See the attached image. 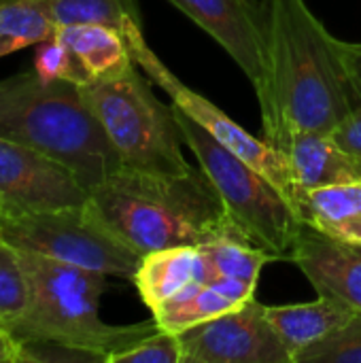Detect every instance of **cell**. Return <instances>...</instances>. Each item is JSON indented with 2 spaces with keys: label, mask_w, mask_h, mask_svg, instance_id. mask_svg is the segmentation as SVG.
Masks as SVG:
<instances>
[{
  "label": "cell",
  "mask_w": 361,
  "mask_h": 363,
  "mask_svg": "<svg viewBox=\"0 0 361 363\" xmlns=\"http://www.w3.org/2000/svg\"><path fill=\"white\" fill-rule=\"evenodd\" d=\"M343 53L349 66V72L353 77V83L361 96V43H347L343 40Z\"/></svg>",
  "instance_id": "27"
},
{
  "label": "cell",
  "mask_w": 361,
  "mask_h": 363,
  "mask_svg": "<svg viewBox=\"0 0 361 363\" xmlns=\"http://www.w3.org/2000/svg\"><path fill=\"white\" fill-rule=\"evenodd\" d=\"M4 208H6V206H4V200L0 198V215H2V211H4Z\"/></svg>",
  "instance_id": "29"
},
{
  "label": "cell",
  "mask_w": 361,
  "mask_h": 363,
  "mask_svg": "<svg viewBox=\"0 0 361 363\" xmlns=\"http://www.w3.org/2000/svg\"><path fill=\"white\" fill-rule=\"evenodd\" d=\"M30 283L23 315L6 328L17 342H53L111 362L113 355L157 330L155 319L115 328L100 319L98 304L106 274L17 249Z\"/></svg>",
  "instance_id": "4"
},
{
  "label": "cell",
  "mask_w": 361,
  "mask_h": 363,
  "mask_svg": "<svg viewBox=\"0 0 361 363\" xmlns=\"http://www.w3.org/2000/svg\"><path fill=\"white\" fill-rule=\"evenodd\" d=\"M211 34L247 74L255 94L266 85V13L255 0H168Z\"/></svg>",
  "instance_id": "11"
},
{
  "label": "cell",
  "mask_w": 361,
  "mask_h": 363,
  "mask_svg": "<svg viewBox=\"0 0 361 363\" xmlns=\"http://www.w3.org/2000/svg\"><path fill=\"white\" fill-rule=\"evenodd\" d=\"M0 238L55 262L132 281L140 253L117 238L96 215L89 200L53 211H9L0 215Z\"/></svg>",
  "instance_id": "7"
},
{
  "label": "cell",
  "mask_w": 361,
  "mask_h": 363,
  "mask_svg": "<svg viewBox=\"0 0 361 363\" xmlns=\"http://www.w3.org/2000/svg\"><path fill=\"white\" fill-rule=\"evenodd\" d=\"M287 262L302 270L319 296L361 313V245L336 240L302 223Z\"/></svg>",
  "instance_id": "12"
},
{
  "label": "cell",
  "mask_w": 361,
  "mask_h": 363,
  "mask_svg": "<svg viewBox=\"0 0 361 363\" xmlns=\"http://www.w3.org/2000/svg\"><path fill=\"white\" fill-rule=\"evenodd\" d=\"M0 198L9 211H53L85 204L89 191L64 164L0 138Z\"/></svg>",
  "instance_id": "10"
},
{
  "label": "cell",
  "mask_w": 361,
  "mask_h": 363,
  "mask_svg": "<svg viewBox=\"0 0 361 363\" xmlns=\"http://www.w3.org/2000/svg\"><path fill=\"white\" fill-rule=\"evenodd\" d=\"M21 357V345L4 330L0 328V363H15Z\"/></svg>",
  "instance_id": "28"
},
{
  "label": "cell",
  "mask_w": 361,
  "mask_h": 363,
  "mask_svg": "<svg viewBox=\"0 0 361 363\" xmlns=\"http://www.w3.org/2000/svg\"><path fill=\"white\" fill-rule=\"evenodd\" d=\"M109 363H183L181 342L177 334L157 328L130 349L113 355Z\"/></svg>",
  "instance_id": "25"
},
{
  "label": "cell",
  "mask_w": 361,
  "mask_h": 363,
  "mask_svg": "<svg viewBox=\"0 0 361 363\" xmlns=\"http://www.w3.org/2000/svg\"><path fill=\"white\" fill-rule=\"evenodd\" d=\"M332 136L361 170V104L332 130Z\"/></svg>",
  "instance_id": "26"
},
{
  "label": "cell",
  "mask_w": 361,
  "mask_h": 363,
  "mask_svg": "<svg viewBox=\"0 0 361 363\" xmlns=\"http://www.w3.org/2000/svg\"><path fill=\"white\" fill-rule=\"evenodd\" d=\"M123 38L128 40L132 60L138 68H143L145 74L151 77L172 100L177 108H181L185 115H189L194 121H198L213 138H217L223 147L234 151L238 157L249 162L253 168H257L264 177H268L277 189L294 204V208L300 215V194L296 187V181L291 177V168L287 164V157L283 151L272 147L268 140H260L251 136L245 128H240L234 119H230L221 108H217L211 100L187 87L172 70L155 55V51L149 47L143 34L140 21H130L123 28ZM302 217V215H300Z\"/></svg>",
  "instance_id": "8"
},
{
  "label": "cell",
  "mask_w": 361,
  "mask_h": 363,
  "mask_svg": "<svg viewBox=\"0 0 361 363\" xmlns=\"http://www.w3.org/2000/svg\"><path fill=\"white\" fill-rule=\"evenodd\" d=\"M296 363H361V313L332 336L309 347Z\"/></svg>",
  "instance_id": "24"
},
{
  "label": "cell",
  "mask_w": 361,
  "mask_h": 363,
  "mask_svg": "<svg viewBox=\"0 0 361 363\" xmlns=\"http://www.w3.org/2000/svg\"><path fill=\"white\" fill-rule=\"evenodd\" d=\"M89 204L106 228L143 257L160 249L200 247L217 238L247 242L230 221L209 177L196 168L166 174L121 166L89 189Z\"/></svg>",
  "instance_id": "2"
},
{
  "label": "cell",
  "mask_w": 361,
  "mask_h": 363,
  "mask_svg": "<svg viewBox=\"0 0 361 363\" xmlns=\"http://www.w3.org/2000/svg\"><path fill=\"white\" fill-rule=\"evenodd\" d=\"M0 138L64 164L87 191L123 166L81 85L45 81L36 70L0 81Z\"/></svg>",
  "instance_id": "3"
},
{
  "label": "cell",
  "mask_w": 361,
  "mask_h": 363,
  "mask_svg": "<svg viewBox=\"0 0 361 363\" xmlns=\"http://www.w3.org/2000/svg\"><path fill=\"white\" fill-rule=\"evenodd\" d=\"M177 336L183 363H291L257 298Z\"/></svg>",
  "instance_id": "9"
},
{
  "label": "cell",
  "mask_w": 361,
  "mask_h": 363,
  "mask_svg": "<svg viewBox=\"0 0 361 363\" xmlns=\"http://www.w3.org/2000/svg\"><path fill=\"white\" fill-rule=\"evenodd\" d=\"M283 153L291 168L300 202L309 191L338 183L361 181V170L338 147L332 132L296 130L289 134Z\"/></svg>",
  "instance_id": "14"
},
{
  "label": "cell",
  "mask_w": 361,
  "mask_h": 363,
  "mask_svg": "<svg viewBox=\"0 0 361 363\" xmlns=\"http://www.w3.org/2000/svg\"><path fill=\"white\" fill-rule=\"evenodd\" d=\"M266 315L287 349L291 363H296L309 347L345 328L355 311L334 298L319 296L315 302L306 304L266 306Z\"/></svg>",
  "instance_id": "15"
},
{
  "label": "cell",
  "mask_w": 361,
  "mask_h": 363,
  "mask_svg": "<svg viewBox=\"0 0 361 363\" xmlns=\"http://www.w3.org/2000/svg\"><path fill=\"white\" fill-rule=\"evenodd\" d=\"M172 108L183 140L194 151L200 170L213 183L240 236L249 245L266 251L274 262L289 259L296 236L304 223L294 204L257 168L223 147L181 108L174 104Z\"/></svg>",
  "instance_id": "5"
},
{
  "label": "cell",
  "mask_w": 361,
  "mask_h": 363,
  "mask_svg": "<svg viewBox=\"0 0 361 363\" xmlns=\"http://www.w3.org/2000/svg\"><path fill=\"white\" fill-rule=\"evenodd\" d=\"M81 91L126 168L166 174L194 168L181 151L185 140L174 108L151 91L136 62L117 74L87 81Z\"/></svg>",
  "instance_id": "6"
},
{
  "label": "cell",
  "mask_w": 361,
  "mask_h": 363,
  "mask_svg": "<svg viewBox=\"0 0 361 363\" xmlns=\"http://www.w3.org/2000/svg\"><path fill=\"white\" fill-rule=\"evenodd\" d=\"M57 34L72 49L89 81L117 74L134 64L128 40L115 28L102 23H77L57 28Z\"/></svg>",
  "instance_id": "18"
},
{
  "label": "cell",
  "mask_w": 361,
  "mask_h": 363,
  "mask_svg": "<svg viewBox=\"0 0 361 363\" xmlns=\"http://www.w3.org/2000/svg\"><path fill=\"white\" fill-rule=\"evenodd\" d=\"M266 13V85L257 94L266 140L283 151L296 130L332 132L361 96L343 40L306 0H262Z\"/></svg>",
  "instance_id": "1"
},
{
  "label": "cell",
  "mask_w": 361,
  "mask_h": 363,
  "mask_svg": "<svg viewBox=\"0 0 361 363\" xmlns=\"http://www.w3.org/2000/svg\"><path fill=\"white\" fill-rule=\"evenodd\" d=\"M200 279H204L202 253L198 247L183 245L147 253L132 283L145 306L155 311Z\"/></svg>",
  "instance_id": "16"
},
{
  "label": "cell",
  "mask_w": 361,
  "mask_h": 363,
  "mask_svg": "<svg viewBox=\"0 0 361 363\" xmlns=\"http://www.w3.org/2000/svg\"><path fill=\"white\" fill-rule=\"evenodd\" d=\"M300 215L304 223L336 240L361 245V181L309 191L300 202Z\"/></svg>",
  "instance_id": "17"
},
{
  "label": "cell",
  "mask_w": 361,
  "mask_h": 363,
  "mask_svg": "<svg viewBox=\"0 0 361 363\" xmlns=\"http://www.w3.org/2000/svg\"><path fill=\"white\" fill-rule=\"evenodd\" d=\"M57 28L102 23L123 32L130 21H140L136 0H49Z\"/></svg>",
  "instance_id": "21"
},
{
  "label": "cell",
  "mask_w": 361,
  "mask_h": 363,
  "mask_svg": "<svg viewBox=\"0 0 361 363\" xmlns=\"http://www.w3.org/2000/svg\"><path fill=\"white\" fill-rule=\"evenodd\" d=\"M36 47L38 49H36L34 70L40 79H45V81L64 79V81H72L77 85H85L89 81L81 62L77 60L72 49L62 40V36L57 32L53 36H49L47 40L38 43Z\"/></svg>",
  "instance_id": "23"
},
{
  "label": "cell",
  "mask_w": 361,
  "mask_h": 363,
  "mask_svg": "<svg viewBox=\"0 0 361 363\" xmlns=\"http://www.w3.org/2000/svg\"><path fill=\"white\" fill-rule=\"evenodd\" d=\"M255 281L200 279L151 313L160 330L181 334L194 325L240 308L255 298Z\"/></svg>",
  "instance_id": "13"
},
{
  "label": "cell",
  "mask_w": 361,
  "mask_h": 363,
  "mask_svg": "<svg viewBox=\"0 0 361 363\" xmlns=\"http://www.w3.org/2000/svg\"><path fill=\"white\" fill-rule=\"evenodd\" d=\"M204 264V279H238L260 283L262 268L268 262H274L266 251L236 240V238H217L198 247Z\"/></svg>",
  "instance_id": "20"
},
{
  "label": "cell",
  "mask_w": 361,
  "mask_h": 363,
  "mask_svg": "<svg viewBox=\"0 0 361 363\" xmlns=\"http://www.w3.org/2000/svg\"><path fill=\"white\" fill-rule=\"evenodd\" d=\"M30 300V283L13 245L0 238V328L15 323Z\"/></svg>",
  "instance_id": "22"
},
{
  "label": "cell",
  "mask_w": 361,
  "mask_h": 363,
  "mask_svg": "<svg viewBox=\"0 0 361 363\" xmlns=\"http://www.w3.org/2000/svg\"><path fill=\"white\" fill-rule=\"evenodd\" d=\"M57 32L49 0H0V57Z\"/></svg>",
  "instance_id": "19"
}]
</instances>
